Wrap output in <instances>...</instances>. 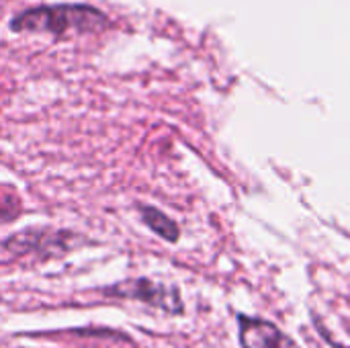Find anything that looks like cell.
<instances>
[{
	"mask_svg": "<svg viewBox=\"0 0 350 348\" xmlns=\"http://www.w3.org/2000/svg\"><path fill=\"white\" fill-rule=\"evenodd\" d=\"M111 25L109 16L90 4H49L25 8L10 18L16 33H49V35H84L98 33Z\"/></svg>",
	"mask_w": 350,
	"mask_h": 348,
	"instance_id": "cell-1",
	"label": "cell"
},
{
	"mask_svg": "<svg viewBox=\"0 0 350 348\" xmlns=\"http://www.w3.org/2000/svg\"><path fill=\"white\" fill-rule=\"evenodd\" d=\"M105 295L117 297V299H133L148 304L152 308H158L168 314H180L183 312V302L180 295L174 287L152 281V279H131L117 283L109 289H103Z\"/></svg>",
	"mask_w": 350,
	"mask_h": 348,
	"instance_id": "cell-2",
	"label": "cell"
},
{
	"mask_svg": "<svg viewBox=\"0 0 350 348\" xmlns=\"http://www.w3.org/2000/svg\"><path fill=\"white\" fill-rule=\"evenodd\" d=\"M240 340L244 348H299L291 336L281 332L275 324L240 316Z\"/></svg>",
	"mask_w": 350,
	"mask_h": 348,
	"instance_id": "cell-3",
	"label": "cell"
},
{
	"mask_svg": "<svg viewBox=\"0 0 350 348\" xmlns=\"http://www.w3.org/2000/svg\"><path fill=\"white\" fill-rule=\"evenodd\" d=\"M66 238L68 234H57V232H33V230H27L25 234H18V236H12L4 242V246L14 252V254H31V252H37V250H45L47 254H53L51 248H57V252L66 250Z\"/></svg>",
	"mask_w": 350,
	"mask_h": 348,
	"instance_id": "cell-4",
	"label": "cell"
},
{
	"mask_svg": "<svg viewBox=\"0 0 350 348\" xmlns=\"http://www.w3.org/2000/svg\"><path fill=\"white\" fill-rule=\"evenodd\" d=\"M139 213H142L144 224H146L156 236H160V238L166 240V242H176V240H178V236H180L178 226H176L166 213H162L160 209H156V207H152V205H142V207H139Z\"/></svg>",
	"mask_w": 350,
	"mask_h": 348,
	"instance_id": "cell-5",
	"label": "cell"
},
{
	"mask_svg": "<svg viewBox=\"0 0 350 348\" xmlns=\"http://www.w3.org/2000/svg\"><path fill=\"white\" fill-rule=\"evenodd\" d=\"M16 209H18V201H14L12 197L6 199V197H0V219L2 222H8L16 215Z\"/></svg>",
	"mask_w": 350,
	"mask_h": 348,
	"instance_id": "cell-6",
	"label": "cell"
}]
</instances>
